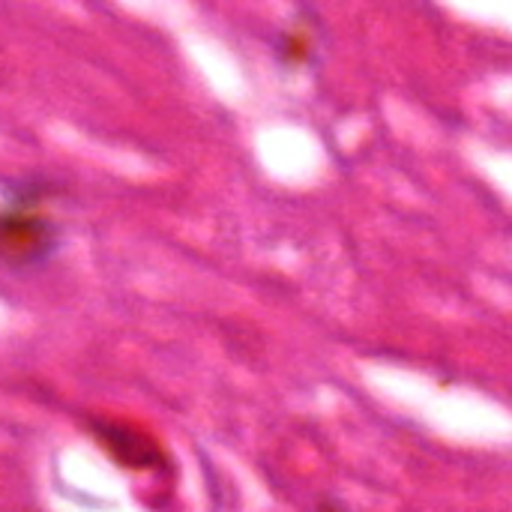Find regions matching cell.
I'll use <instances>...</instances> for the list:
<instances>
[{"mask_svg":"<svg viewBox=\"0 0 512 512\" xmlns=\"http://www.w3.org/2000/svg\"><path fill=\"white\" fill-rule=\"evenodd\" d=\"M57 249V228L48 216L30 207V198H18L0 210V264L27 270L45 264Z\"/></svg>","mask_w":512,"mask_h":512,"instance_id":"cell-1","label":"cell"}]
</instances>
